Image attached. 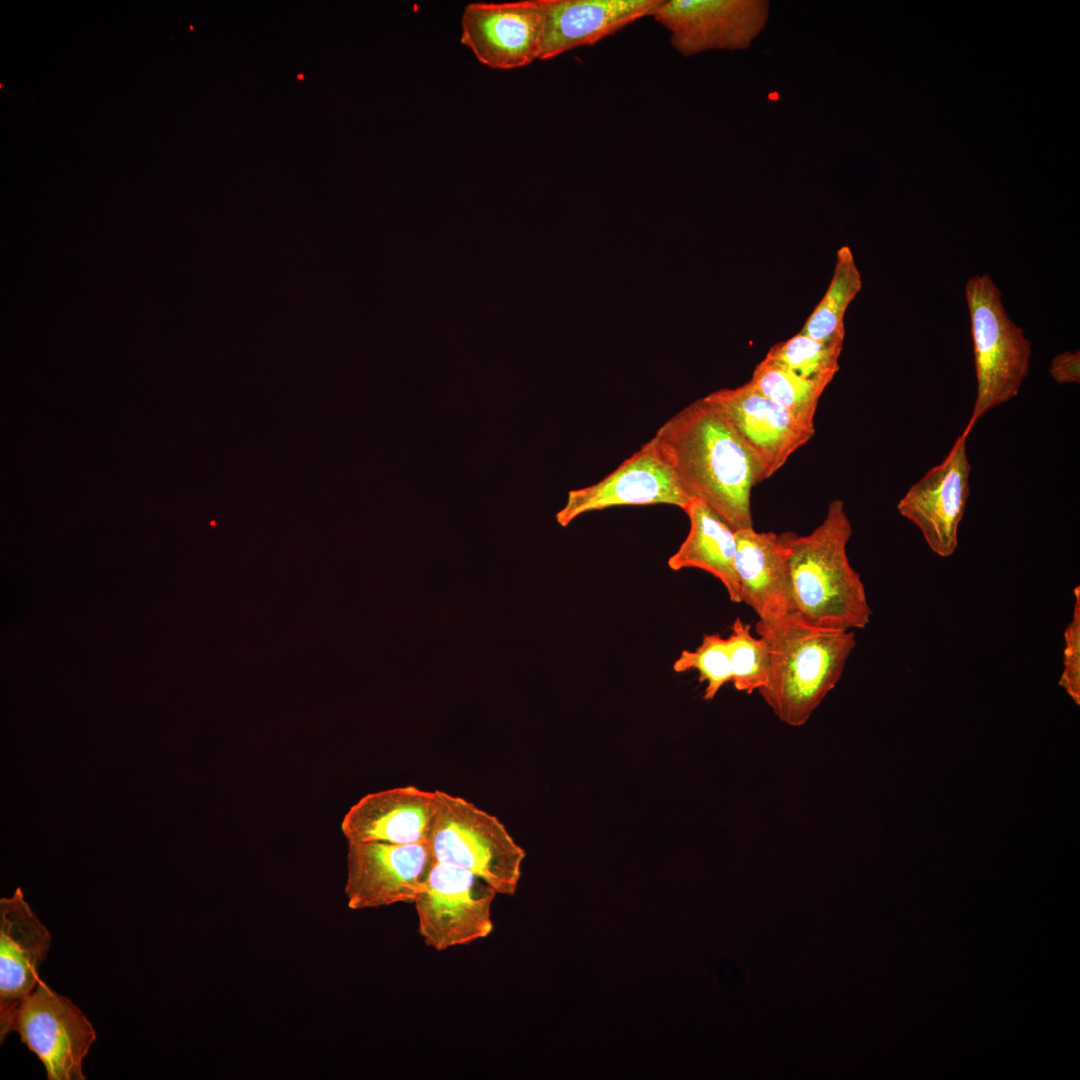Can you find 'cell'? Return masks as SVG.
I'll return each mask as SVG.
<instances>
[{"label":"cell","instance_id":"cell-14","mask_svg":"<svg viewBox=\"0 0 1080 1080\" xmlns=\"http://www.w3.org/2000/svg\"><path fill=\"white\" fill-rule=\"evenodd\" d=\"M52 936L18 887L0 899V1039L11 1032L13 1015L37 986Z\"/></svg>","mask_w":1080,"mask_h":1080},{"label":"cell","instance_id":"cell-8","mask_svg":"<svg viewBox=\"0 0 1080 1080\" xmlns=\"http://www.w3.org/2000/svg\"><path fill=\"white\" fill-rule=\"evenodd\" d=\"M769 8L764 0H662L652 17L680 54L693 56L746 49L764 29Z\"/></svg>","mask_w":1080,"mask_h":1080},{"label":"cell","instance_id":"cell-6","mask_svg":"<svg viewBox=\"0 0 1080 1080\" xmlns=\"http://www.w3.org/2000/svg\"><path fill=\"white\" fill-rule=\"evenodd\" d=\"M496 894L473 873L434 860L413 902L424 943L444 951L489 936Z\"/></svg>","mask_w":1080,"mask_h":1080},{"label":"cell","instance_id":"cell-24","mask_svg":"<svg viewBox=\"0 0 1080 1080\" xmlns=\"http://www.w3.org/2000/svg\"><path fill=\"white\" fill-rule=\"evenodd\" d=\"M1072 619L1064 631L1063 672L1059 684L1072 699L1080 702V587L1074 589Z\"/></svg>","mask_w":1080,"mask_h":1080},{"label":"cell","instance_id":"cell-4","mask_svg":"<svg viewBox=\"0 0 1080 1080\" xmlns=\"http://www.w3.org/2000/svg\"><path fill=\"white\" fill-rule=\"evenodd\" d=\"M1001 295L988 274L971 277L965 286L977 379L966 435L988 411L1016 397L1029 373L1031 343L1008 316Z\"/></svg>","mask_w":1080,"mask_h":1080},{"label":"cell","instance_id":"cell-3","mask_svg":"<svg viewBox=\"0 0 1080 1080\" xmlns=\"http://www.w3.org/2000/svg\"><path fill=\"white\" fill-rule=\"evenodd\" d=\"M755 631L769 652L768 681L759 694L781 722L803 726L840 680L855 633L810 626L791 615L758 620Z\"/></svg>","mask_w":1080,"mask_h":1080},{"label":"cell","instance_id":"cell-9","mask_svg":"<svg viewBox=\"0 0 1080 1080\" xmlns=\"http://www.w3.org/2000/svg\"><path fill=\"white\" fill-rule=\"evenodd\" d=\"M434 862L428 843L350 842L344 892L352 910L413 903Z\"/></svg>","mask_w":1080,"mask_h":1080},{"label":"cell","instance_id":"cell-19","mask_svg":"<svg viewBox=\"0 0 1080 1080\" xmlns=\"http://www.w3.org/2000/svg\"><path fill=\"white\" fill-rule=\"evenodd\" d=\"M862 288V278L851 248L836 252L833 275L828 288L807 318L800 333L821 342L845 338L844 317L850 303Z\"/></svg>","mask_w":1080,"mask_h":1080},{"label":"cell","instance_id":"cell-21","mask_svg":"<svg viewBox=\"0 0 1080 1080\" xmlns=\"http://www.w3.org/2000/svg\"><path fill=\"white\" fill-rule=\"evenodd\" d=\"M843 343V340L821 342L799 332L773 345L763 360L807 379L830 384L839 370Z\"/></svg>","mask_w":1080,"mask_h":1080},{"label":"cell","instance_id":"cell-12","mask_svg":"<svg viewBox=\"0 0 1080 1080\" xmlns=\"http://www.w3.org/2000/svg\"><path fill=\"white\" fill-rule=\"evenodd\" d=\"M462 45L492 69L509 70L539 60L540 0L470 3L461 19Z\"/></svg>","mask_w":1080,"mask_h":1080},{"label":"cell","instance_id":"cell-16","mask_svg":"<svg viewBox=\"0 0 1080 1080\" xmlns=\"http://www.w3.org/2000/svg\"><path fill=\"white\" fill-rule=\"evenodd\" d=\"M662 0H540L539 60L594 45L626 26L652 16Z\"/></svg>","mask_w":1080,"mask_h":1080},{"label":"cell","instance_id":"cell-2","mask_svg":"<svg viewBox=\"0 0 1080 1080\" xmlns=\"http://www.w3.org/2000/svg\"><path fill=\"white\" fill-rule=\"evenodd\" d=\"M778 536L788 569L791 616L823 629L865 628L872 610L860 575L847 556L852 525L844 501L833 500L811 533Z\"/></svg>","mask_w":1080,"mask_h":1080},{"label":"cell","instance_id":"cell-13","mask_svg":"<svg viewBox=\"0 0 1080 1080\" xmlns=\"http://www.w3.org/2000/svg\"><path fill=\"white\" fill-rule=\"evenodd\" d=\"M716 406L761 465L765 479L779 471L790 456L814 435L815 427L759 392L750 381L705 397Z\"/></svg>","mask_w":1080,"mask_h":1080},{"label":"cell","instance_id":"cell-25","mask_svg":"<svg viewBox=\"0 0 1080 1080\" xmlns=\"http://www.w3.org/2000/svg\"><path fill=\"white\" fill-rule=\"evenodd\" d=\"M1050 375L1060 384L1080 382V352L1065 351L1056 355L1051 362Z\"/></svg>","mask_w":1080,"mask_h":1080},{"label":"cell","instance_id":"cell-10","mask_svg":"<svg viewBox=\"0 0 1080 1080\" xmlns=\"http://www.w3.org/2000/svg\"><path fill=\"white\" fill-rule=\"evenodd\" d=\"M691 499L650 439L597 483L570 490L556 520L566 527L584 513L625 505L668 504L685 510Z\"/></svg>","mask_w":1080,"mask_h":1080},{"label":"cell","instance_id":"cell-22","mask_svg":"<svg viewBox=\"0 0 1080 1080\" xmlns=\"http://www.w3.org/2000/svg\"><path fill=\"white\" fill-rule=\"evenodd\" d=\"M731 682L739 692L751 694L766 686L769 675V652L763 638L751 634V625L739 617L727 638Z\"/></svg>","mask_w":1080,"mask_h":1080},{"label":"cell","instance_id":"cell-7","mask_svg":"<svg viewBox=\"0 0 1080 1080\" xmlns=\"http://www.w3.org/2000/svg\"><path fill=\"white\" fill-rule=\"evenodd\" d=\"M10 1031L42 1062L48 1080H85L82 1063L96 1032L82 1010L44 981L17 1007Z\"/></svg>","mask_w":1080,"mask_h":1080},{"label":"cell","instance_id":"cell-23","mask_svg":"<svg viewBox=\"0 0 1080 1080\" xmlns=\"http://www.w3.org/2000/svg\"><path fill=\"white\" fill-rule=\"evenodd\" d=\"M672 669L677 673L698 671L699 681L706 683L703 698L714 699L732 678L727 638L719 634H704L695 650L681 652Z\"/></svg>","mask_w":1080,"mask_h":1080},{"label":"cell","instance_id":"cell-11","mask_svg":"<svg viewBox=\"0 0 1080 1080\" xmlns=\"http://www.w3.org/2000/svg\"><path fill=\"white\" fill-rule=\"evenodd\" d=\"M961 433L944 460L934 466L899 500V513L918 527L928 547L940 557L954 554L964 516L971 465Z\"/></svg>","mask_w":1080,"mask_h":1080},{"label":"cell","instance_id":"cell-17","mask_svg":"<svg viewBox=\"0 0 1080 1080\" xmlns=\"http://www.w3.org/2000/svg\"><path fill=\"white\" fill-rule=\"evenodd\" d=\"M734 560L741 601L760 621L791 615L789 576L778 534L757 532L754 527L736 531Z\"/></svg>","mask_w":1080,"mask_h":1080},{"label":"cell","instance_id":"cell-18","mask_svg":"<svg viewBox=\"0 0 1080 1080\" xmlns=\"http://www.w3.org/2000/svg\"><path fill=\"white\" fill-rule=\"evenodd\" d=\"M684 511L690 520L689 533L668 559L669 568L673 571L703 570L723 584L732 602L741 603L734 566L736 531L699 498H692Z\"/></svg>","mask_w":1080,"mask_h":1080},{"label":"cell","instance_id":"cell-5","mask_svg":"<svg viewBox=\"0 0 1080 1080\" xmlns=\"http://www.w3.org/2000/svg\"><path fill=\"white\" fill-rule=\"evenodd\" d=\"M437 809L428 844L435 861L469 871L497 894L514 895L524 849L494 815L472 802L435 790Z\"/></svg>","mask_w":1080,"mask_h":1080},{"label":"cell","instance_id":"cell-20","mask_svg":"<svg viewBox=\"0 0 1080 1080\" xmlns=\"http://www.w3.org/2000/svg\"><path fill=\"white\" fill-rule=\"evenodd\" d=\"M763 395L790 412L801 423L814 427V416L828 382L802 377L762 360L749 380Z\"/></svg>","mask_w":1080,"mask_h":1080},{"label":"cell","instance_id":"cell-1","mask_svg":"<svg viewBox=\"0 0 1080 1080\" xmlns=\"http://www.w3.org/2000/svg\"><path fill=\"white\" fill-rule=\"evenodd\" d=\"M690 498H699L735 531L753 528L751 491L763 469L712 403L698 399L651 438Z\"/></svg>","mask_w":1080,"mask_h":1080},{"label":"cell","instance_id":"cell-15","mask_svg":"<svg viewBox=\"0 0 1080 1080\" xmlns=\"http://www.w3.org/2000/svg\"><path fill=\"white\" fill-rule=\"evenodd\" d=\"M436 809L435 791L413 785L381 790L351 806L341 830L347 843H428Z\"/></svg>","mask_w":1080,"mask_h":1080}]
</instances>
